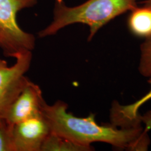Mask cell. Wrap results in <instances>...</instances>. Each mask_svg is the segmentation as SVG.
Here are the masks:
<instances>
[{"label": "cell", "mask_w": 151, "mask_h": 151, "mask_svg": "<svg viewBox=\"0 0 151 151\" xmlns=\"http://www.w3.org/2000/svg\"><path fill=\"white\" fill-rule=\"evenodd\" d=\"M43 115L52 132L80 146L92 147L93 143L103 142L119 149L146 151L150 143L148 132L142 126L118 129L111 124L101 125L96 122L95 114L76 116L68 111L67 105L60 100L52 105L45 104Z\"/></svg>", "instance_id": "obj_1"}, {"label": "cell", "mask_w": 151, "mask_h": 151, "mask_svg": "<svg viewBox=\"0 0 151 151\" xmlns=\"http://www.w3.org/2000/svg\"><path fill=\"white\" fill-rule=\"evenodd\" d=\"M137 6V0H87L69 7L63 0H55L53 20L38 35L40 38L54 35L68 25L82 24L90 28L88 40L90 41L104 26Z\"/></svg>", "instance_id": "obj_2"}, {"label": "cell", "mask_w": 151, "mask_h": 151, "mask_svg": "<svg viewBox=\"0 0 151 151\" xmlns=\"http://www.w3.org/2000/svg\"><path fill=\"white\" fill-rule=\"evenodd\" d=\"M37 3L38 0H0V48L6 57L15 58L35 48L34 35L19 27L17 14Z\"/></svg>", "instance_id": "obj_3"}, {"label": "cell", "mask_w": 151, "mask_h": 151, "mask_svg": "<svg viewBox=\"0 0 151 151\" xmlns=\"http://www.w3.org/2000/svg\"><path fill=\"white\" fill-rule=\"evenodd\" d=\"M15 63L9 66L0 58V118H5L12 105L30 80L25 75L29 70L32 52L19 54Z\"/></svg>", "instance_id": "obj_4"}, {"label": "cell", "mask_w": 151, "mask_h": 151, "mask_svg": "<svg viewBox=\"0 0 151 151\" xmlns=\"http://www.w3.org/2000/svg\"><path fill=\"white\" fill-rule=\"evenodd\" d=\"M50 132L48 122L43 115L14 125V151H41L44 142Z\"/></svg>", "instance_id": "obj_5"}, {"label": "cell", "mask_w": 151, "mask_h": 151, "mask_svg": "<svg viewBox=\"0 0 151 151\" xmlns=\"http://www.w3.org/2000/svg\"><path fill=\"white\" fill-rule=\"evenodd\" d=\"M46 103L39 86L29 80L12 105L5 117L11 125L43 115Z\"/></svg>", "instance_id": "obj_6"}, {"label": "cell", "mask_w": 151, "mask_h": 151, "mask_svg": "<svg viewBox=\"0 0 151 151\" xmlns=\"http://www.w3.org/2000/svg\"><path fill=\"white\" fill-rule=\"evenodd\" d=\"M148 82L150 85V90L143 96L134 103L126 105H120L114 101L110 109V124L120 128H133L141 127L139 108L151 99V78Z\"/></svg>", "instance_id": "obj_7"}, {"label": "cell", "mask_w": 151, "mask_h": 151, "mask_svg": "<svg viewBox=\"0 0 151 151\" xmlns=\"http://www.w3.org/2000/svg\"><path fill=\"white\" fill-rule=\"evenodd\" d=\"M130 32L139 38H148L151 35V7L137 6L130 11L127 20Z\"/></svg>", "instance_id": "obj_8"}, {"label": "cell", "mask_w": 151, "mask_h": 151, "mask_svg": "<svg viewBox=\"0 0 151 151\" xmlns=\"http://www.w3.org/2000/svg\"><path fill=\"white\" fill-rule=\"evenodd\" d=\"M93 149L77 145L51 132L44 140L41 151H89Z\"/></svg>", "instance_id": "obj_9"}, {"label": "cell", "mask_w": 151, "mask_h": 151, "mask_svg": "<svg viewBox=\"0 0 151 151\" xmlns=\"http://www.w3.org/2000/svg\"><path fill=\"white\" fill-rule=\"evenodd\" d=\"M140 58L138 70L143 77L151 78V35L145 38L140 45Z\"/></svg>", "instance_id": "obj_10"}, {"label": "cell", "mask_w": 151, "mask_h": 151, "mask_svg": "<svg viewBox=\"0 0 151 151\" xmlns=\"http://www.w3.org/2000/svg\"><path fill=\"white\" fill-rule=\"evenodd\" d=\"M12 128L5 118H0V151H14Z\"/></svg>", "instance_id": "obj_11"}, {"label": "cell", "mask_w": 151, "mask_h": 151, "mask_svg": "<svg viewBox=\"0 0 151 151\" xmlns=\"http://www.w3.org/2000/svg\"><path fill=\"white\" fill-rule=\"evenodd\" d=\"M140 120L142 123L145 125V129L148 132L151 129V110H150L143 115H140Z\"/></svg>", "instance_id": "obj_12"}, {"label": "cell", "mask_w": 151, "mask_h": 151, "mask_svg": "<svg viewBox=\"0 0 151 151\" xmlns=\"http://www.w3.org/2000/svg\"><path fill=\"white\" fill-rule=\"evenodd\" d=\"M145 5L151 7V0H144L143 1Z\"/></svg>", "instance_id": "obj_13"}]
</instances>
